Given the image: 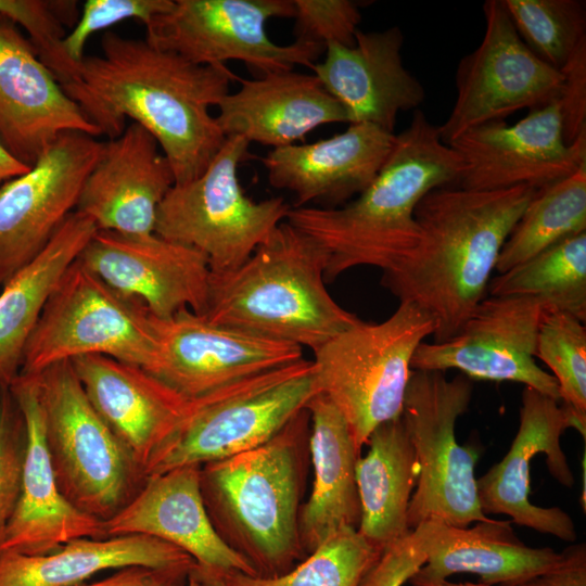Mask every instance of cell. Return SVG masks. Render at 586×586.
Returning a JSON list of instances; mask_svg holds the SVG:
<instances>
[{"label":"cell","instance_id":"6","mask_svg":"<svg viewBox=\"0 0 586 586\" xmlns=\"http://www.w3.org/2000/svg\"><path fill=\"white\" fill-rule=\"evenodd\" d=\"M434 332L429 313L399 302L382 322L360 320L314 352L319 392L345 419L358 451L378 425L402 416L412 356Z\"/></svg>","mask_w":586,"mask_h":586},{"label":"cell","instance_id":"31","mask_svg":"<svg viewBox=\"0 0 586 586\" xmlns=\"http://www.w3.org/2000/svg\"><path fill=\"white\" fill-rule=\"evenodd\" d=\"M359 457L355 479L360 504L358 532L383 550L406 536L408 507L420 467L403 417L378 425Z\"/></svg>","mask_w":586,"mask_h":586},{"label":"cell","instance_id":"34","mask_svg":"<svg viewBox=\"0 0 586 586\" xmlns=\"http://www.w3.org/2000/svg\"><path fill=\"white\" fill-rule=\"evenodd\" d=\"M583 232H586V164L536 191L504 243L495 271L502 273Z\"/></svg>","mask_w":586,"mask_h":586},{"label":"cell","instance_id":"2","mask_svg":"<svg viewBox=\"0 0 586 586\" xmlns=\"http://www.w3.org/2000/svg\"><path fill=\"white\" fill-rule=\"evenodd\" d=\"M536 191L445 186L417 205L418 245L381 284L434 318L435 343L454 336L486 297L501 247Z\"/></svg>","mask_w":586,"mask_h":586},{"label":"cell","instance_id":"9","mask_svg":"<svg viewBox=\"0 0 586 586\" xmlns=\"http://www.w3.org/2000/svg\"><path fill=\"white\" fill-rule=\"evenodd\" d=\"M249 145L242 137H226L205 170L174 184L157 209L154 232L202 252L212 271L241 266L292 207L283 198L255 202L244 193L238 167L249 158Z\"/></svg>","mask_w":586,"mask_h":586},{"label":"cell","instance_id":"39","mask_svg":"<svg viewBox=\"0 0 586 586\" xmlns=\"http://www.w3.org/2000/svg\"><path fill=\"white\" fill-rule=\"evenodd\" d=\"M26 442L23 413L9 386L0 385V539L20 498Z\"/></svg>","mask_w":586,"mask_h":586},{"label":"cell","instance_id":"35","mask_svg":"<svg viewBox=\"0 0 586 586\" xmlns=\"http://www.w3.org/2000/svg\"><path fill=\"white\" fill-rule=\"evenodd\" d=\"M382 550L356 527H343L285 574L257 577L240 572L225 573L231 586H359Z\"/></svg>","mask_w":586,"mask_h":586},{"label":"cell","instance_id":"43","mask_svg":"<svg viewBox=\"0 0 586 586\" xmlns=\"http://www.w3.org/2000/svg\"><path fill=\"white\" fill-rule=\"evenodd\" d=\"M563 80L558 97L562 131L568 144L586 131V40L560 69Z\"/></svg>","mask_w":586,"mask_h":586},{"label":"cell","instance_id":"8","mask_svg":"<svg viewBox=\"0 0 586 586\" xmlns=\"http://www.w3.org/2000/svg\"><path fill=\"white\" fill-rule=\"evenodd\" d=\"M472 391V380L461 373L449 380L445 372L412 370L402 412L420 467L408 507L409 530L428 521L468 527L492 520L477 496L479 455L455 436L456 421L468 410Z\"/></svg>","mask_w":586,"mask_h":586},{"label":"cell","instance_id":"37","mask_svg":"<svg viewBox=\"0 0 586 586\" xmlns=\"http://www.w3.org/2000/svg\"><path fill=\"white\" fill-rule=\"evenodd\" d=\"M535 358L556 379L563 405L586 430V328L571 314L545 310L536 337Z\"/></svg>","mask_w":586,"mask_h":586},{"label":"cell","instance_id":"11","mask_svg":"<svg viewBox=\"0 0 586 586\" xmlns=\"http://www.w3.org/2000/svg\"><path fill=\"white\" fill-rule=\"evenodd\" d=\"M319 393L313 360L303 358L201 397L148 476L260 446Z\"/></svg>","mask_w":586,"mask_h":586},{"label":"cell","instance_id":"12","mask_svg":"<svg viewBox=\"0 0 586 586\" xmlns=\"http://www.w3.org/2000/svg\"><path fill=\"white\" fill-rule=\"evenodd\" d=\"M294 14L293 0H174L145 27V39L195 64L241 61L259 77L295 65L311 68L326 46L298 39L278 44L267 34L269 20Z\"/></svg>","mask_w":586,"mask_h":586},{"label":"cell","instance_id":"14","mask_svg":"<svg viewBox=\"0 0 586 586\" xmlns=\"http://www.w3.org/2000/svg\"><path fill=\"white\" fill-rule=\"evenodd\" d=\"M104 142L61 133L23 175L0 188V286L29 265L76 209Z\"/></svg>","mask_w":586,"mask_h":586},{"label":"cell","instance_id":"33","mask_svg":"<svg viewBox=\"0 0 586 586\" xmlns=\"http://www.w3.org/2000/svg\"><path fill=\"white\" fill-rule=\"evenodd\" d=\"M488 296H531L547 310L586 318V232L568 238L491 279Z\"/></svg>","mask_w":586,"mask_h":586},{"label":"cell","instance_id":"13","mask_svg":"<svg viewBox=\"0 0 586 586\" xmlns=\"http://www.w3.org/2000/svg\"><path fill=\"white\" fill-rule=\"evenodd\" d=\"M485 30L481 43L458 63L456 100L438 126L449 144L479 125L505 120L523 109L558 99L562 74L539 60L518 35L502 0L483 4Z\"/></svg>","mask_w":586,"mask_h":586},{"label":"cell","instance_id":"38","mask_svg":"<svg viewBox=\"0 0 586 586\" xmlns=\"http://www.w3.org/2000/svg\"><path fill=\"white\" fill-rule=\"evenodd\" d=\"M0 17L27 31L38 58L61 86L78 78L80 64L69 59L63 46L65 26L78 21L76 1L0 0Z\"/></svg>","mask_w":586,"mask_h":586},{"label":"cell","instance_id":"16","mask_svg":"<svg viewBox=\"0 0 586 586\" xmlns=\"http://www.w3.org/2000/svg\"><path fill=\"white\" fill-rule=\"evenodd\" d=\"M152 317L157 354L146 371L188 399L304 358L297 345L213 323L190 309Z\"/></svg>","mask_w":586,"mask_h":586},{"label":"cell","instance_id":"26","mask_svg":"<svg viewBox=\"0 0 586 586\" xmlns=\"http://www.w3.org/2000/svg\"><path fill=\"white\" fill-rule=\"evenodd\" d=\"M104 523L107 536L148 535L178 547L199 565L256 576L215 531L203 501L199 466L148 476L137 495Z\"/></svg>","mask_w":586,"mask_h":586},{"label":"cell","instance_id":"30","mask_svg":"<svg viewBox=\"0 0 586 586\" xmlns=\"http://www.w3.org/2000/svg\"><path fill=\"white\" fill-rule=\"evenodd\" d=\"M193 563L183 550L148 535L80 537L46 555L0 552V586H80L106 570Z\"/></svg>","mask_w":586,"mask_h":586},{"label":"cell","instance_id":"7","mask_svg":"<svg viewBox=\"0 0 586 586\" xmlns=\"http://www.w3.org/2000/svg\"><path fill=\"white\" fill-rule=\"evenodd\" d=\"M37 375L58 486L74 507L105 522L137 495L145 476L90 403L71 360Z\"/></svg>","mask_w":586,"mask_h":586},{"label":"cell","instance_id":"25","mask_svg":"<svg viewBox=\"0 0 586 586\" xmlns=\"http://www.w3.org/2000/svg\"><path fill=\"white\" fill-rule=\"evenodd\" d=\"M395 137L371 124H349L327 139L272 149L262 163L273 188L295 194L294 207L320 203L319 207L334 208L373 181Z\"/></svg>","mask_w":586,"mask_h":586},{"label":"cell","instance_id":"41","mask_svg":"<svg viewBox=\"0 0 586 586\" xmlns=\"http://www.w3.org/2000/svg\"><path fill=\"white\" fill-rule=\"evenodd\" d=\"M296 39L323 46L351 47L361 21L360 4L352 0H293Z\"/></svg>","mask_w":586,"mask_h":586},{"label":"cell","instance_id":"20","mask_svg":"<svg viewBox=\"0 0 586 586\" xmlns=\"http://www.w3.org/2000/svg\"><path fill=\"white\" fill-rule=\"evenodd\" d=\"M71 361L90 403L146 479L198 399L183 397L141 367L109 356Z\"/></svg>","mask_w":586,"mask_h":586},{"label":"cell","instance_id":"36","mask_svg":"<svg viewBox=\"0 0 586 586\" xmlns=\"http://www.w3.org/2000/svg\"><path fill=\"white\" fill-rule=\"evenodd\" d=\"M502 3L525 46L559 72L586 40L585 1L502 0Z\"/></svg>","mask_w":586,"mask_h":586},{"label":"cell","instance_id":"18","mask_svg":"<svg viewBox=\"0 0 586 586\" xmlns=\"http://www.w3.org/2000/svg\"><path fill=\"white\" fill-rule=\"evenodd\" d=\"M78 260L116 293L158 319L181 309L203 315L211 267L196 249L156 233L97 230Z\"/></svg>","mask_w":586,"mask_h":586},{"label":"cell","instance_id":"5","mask_svg":"<svg viewBox=\"0 0 586 586\" xmlns=\"http://www.w3.org/2000/svg\"><path fill=\"white\" fill-rule=\"evenodd\" d=\"M320 245L286 220L238 268L211 270L204 318L315 352L358 323L324 285Z\"/></svg>","mask_w":586,"mask_h":586},{"label":"cell","instance_id":"32","mask_svg":"<svg viewBox=\"0 0 586 586\" xmlns=\"http://www.w3.org/2000/svg\"><path fill=\"white\" fill-rule=\"evenodd\" d=\"M97 231L87 216L73 212L46 249L0 293V385L21 373L25 345L52 291Z\"/></svg>","mask_w":586,"mask_h":586},{"label":"cell","instance_id":"4","mask_svg":"<svg viewBox=\"0 0 586 586\" xmlns=\"http://www.w3.org/2000/svg\"><path fill=\"white\" fill-rule=\"evenodd\" d=\"M309 423L304 409L265 444L200 467L215 531L257 577L285 574L306 557L300 499Z\"/></svg>","mask_w":586,"mask_h":586},{"label":"cell","instance_id":"27","mask_svg":"<svg viewBox=\"0 0 586 586\" xmlns=\"http://www.w3.org/2000/svg\"><path fill=\"white\" fill-rule=\"evenodd\" d=\"M238 80L239 90L217 105L216 120L225 137L276 149L294 144L322 125L348 123L343 105L314 74L291 69Z\"/></svg>","mask_w":586,"mask_h":586},{"label":"cell","instance_id":"46","mask_svg":"<svg viewBox=\"0 0 586 586\" xmlns=\"http://www.w3.org/2000/svg\"><path fill=\"white\" fill-rule=\"evenodd\" d=\"M186 586H231L226 579L225 573L199 565L196 562L191 568Z\"/></svg>","mask_w":586,"mask_h":586},{"label":"cell","instance_id":"17","mask_svg":"<svg viewBox=\"0 0 586 586\" xmlns=\"http://www.w3.org/2000/svg\"><path fill=\"white\" fill-rule=\"evenodd\" d=\"M448 145L463 164L453 186L472 191L519 186L539 190L586 164V131L565 142L558 99L515 124L494 120L473 127Z\"/></svg>","mask_w":586,"mask_h":586},{"label":"cell","instance_id":"29","mask_svg":"<svg viewBox=\"0 0 586 586\" xmlns=\"http://www.w3.org/2000/svg\"><path fill=\"white\" fill-rule=\"evenodd\" d=\"M314 468L310 496L301 507L300 535L308 556L343 527H358L360 504L355 468L361 456L348 425L330 399L317 394L306 406Z\"/></svg>","mask_w":586,"mask_h":586},{"label":"cell","instance_id":"1","mask_svg":"<svg viewBox=\"0 0 586 586\" xmlns=\"http://www.w3.org/2000/svg\"><path fill=\"white\" fill-rule=\"evenodd\" d=\"M101 55L85 56L76 80L62 86L109 139L130 118L146 129L168 160L175 184L199 177L226 137L209 112L238 77L225 65L195 64L146 39L107 30Z\"/></svg>","mask_w":586,"mask_h":586},{"label":"cell","instance_id":"23","mask_svg":"<svg viewBox=\"0 0 586 586\" xmlns=\"http://www.w3.org/2000/svg\"><path fill=\"white\" fill-rule=\"evenodd\" d=\"M174 184L173 168L155 138L131 123L104 142L75 211L91 219L97 230L155 233L157 209Z\"/></svg>","mask_w":586,"mask_h":586},{"label":"cell","instance_id":"21","mask_svg":"<svg viewBox=\"0 0 586 586\" xmlns=\"http://www.w3.org/2000/svg\"><path fill=\"white\" fill-rule=\"evenodd\" d=\"M100 130L63 90L13 22L0 17V141L31 167L63 132Z\"/></svg>","mask_w":586,"mask_h":586},{"label":"cell","instance_id":"19","mask_svg":"<svg viewBox=\"0 0 586 586\" xmlns=\"http://www.w3.org/2000/svg\"><path fill=\"white\" fill-rule=\"evenodd\" d=\"M584 437L586 430L575 416L556 399L525 386L521 396L520 423L507 455L476 480L484 514H506L519 525L551 534L565 542L576 539L571 517L558 507L544 508L530 500L531 461L543 453L551 475L566 487L574 483L572 471L560 445L569 429Z\"/></svg>","mask_w":586,"mask_h":586},{"label":"cell","instance_id":"10","mask_svg":"<svg viewBox=\"0 0 586 586\" xmlns=\"http://www.w3.org/2000/svg\"><path fill=\"white\" fill-rule=\"evenodd\" d=\"M157 354L152 315L123 297L78 258L65 271L25 345L21 373L39 374L65 360L104 355L148 370Z\"/></svg>","mask_w":586,"mask_h":586},{"label":"cell","instance_id":"24","mask_svg":"<svg viewBox=\"0 0 586 586\" xmlns=\"http://www.w3.org/2000/svg\"><path fill=\"white\" fill-rule=\"evenodd\" d=\"M403 44V31L393 26L358 29L351 47L326 46V58L310 69L343 105L348 124L367 123L394 133L398 114L423 103L425 90L404 66Z\"/></svg>","mask_w":586,"mask_h":586},{"label":"cell","instance_id":"22","mask_svg":"<svg viewBox=\"0 0 586 586\" xmlns=\"http://www.w3.org/2000/svg\"><path fill=\"white\" fill-rule=\"evenodd\" d=\"M26 425L20 498L0 539V552L46 555L80 537H107L105 523L74 507L61 493L46 444L38 375H20L9 385Z\"/></svg>","mask_w":586,"mask_h":586},{"label":"cell","instance_id":"44","mask_svg":"<svg viewBox=\"0 0 586 586\" xmlns=\"http://www.w3.org/2000/svg\"><path fill=\"white\" fill-rule=\"evenodd\" d=\"M194 565L148 566L129 565L115 570L110 576L80 586H186Z\"/></svg>","mask_w":586,"mask_h":586},{"label":"cell","instance_id":"45","mask_svg":"<svg viewBox=\"0 0 586 586\" xmlns=\"http://www.w3.org/2000/svg\"><path fill=\"white\" fill-rule=\"evenodd\" d=\"M517 586H586L585 544L569 546L552 569Z\"/></svg>","mask_w":586,"mask_h":586},{"label":"cell","instance_id":"3","mask_svg":"<svg viewBox=\"0 0 586 586\" xmlns=\"http://www.w3.org/2000/svg\"><path fill=\"white\" fill-rule=\"evenodd\" d=\"M462 168L458 154L442 141L438 126L415 110L379 174L360 194L334 208L292 206L285 220L322 249L326 281L358 266L386 272L418 245L419 202L433 189L455 184Z\"/></svg>","mask_w":586,"mask_h":586},{"label":"cell","instance_id":"15","mask_svg":"<svg viewBox=\"0 0 586 586\" xmlns=\"http://www.w3.org/2000/svg\"><path fill=\"white\" fill-rule=\"evenodd\" d=\"M545 310L531 296H486L454 336L422 342L410 367L416 371L455 369L471 380L518 382L560 402L556 379L535 358Z\"/></svg>","mask_w":586,"mask_h":586},{"label":"cell","instance_id":"28","mask_svg":"<svg viewBox=\"0 0 586 586\" xmlns=\"http://www.w3.org/2000/svg\"><path fill=\"white\" fill-rule=\"evenodd\" d=\"M428 557L411 576L412 586H433L458 573L476 574L488 586H517L552 569L561 552L532 548L514 534L509 521L477 522L457 527L438 521L421 523Z\"/></svg>","mask_w":586,"mask_h":586},{"label":"cell","instance_id":"47","mask_svg":"<svg viewBox=\"0 0 586 586\" xmlns=\"http://www.w3.org/2000/svg\"><path fill=\"white\" fill-rule=\"evenodd\" d=\"M30 167L14 157L0 141V188L9 180L23 175Z\"/></svg>","mask_w":586,"mask_h":586},{"label":"cell","instance_id":"48","mask_svg":"<svg viewBox=\"0 0 586 586\" xmlns=\"http://www.w3.org/2000/svg\"><path fill=\"white\" fill-rule=\"evenodd\" d=\"M433 586H488L486 584H483V583H477V584H473V583H451V582H448V581H443L438 584H435Z\"/></svg>","mask_w":586,"mask_h":586},{"label":"cell","instance_id":"40","mask_svg":"<svg viewBox=\"0 0 586 586\" xmlns=\"http://www.w3.org/2000/svg\"><path fill=\"white\" fill-rule=\"evenodd\" d=\"M173 3L174 0H88L74 28L64 38L65 52L72 61L80 64L86 42L93 34L129 18L138 20L146 27Z\"/></svg>","mask_w":586,"mask_h":586},{"label":"cell","instance_id":"42","mask_svg":"<svg viewBox=\"0 0 586 586\" xmlns=\"http://www.w3.org/2000/svg\"><path fill=\"white\" fill-rule=\"evenodd\" d=\"M426 557L425 528L419 524L382 550L359 586H403L424 564Z\"/></svg>","mask_w":586,"mask_h":586}]
</instances>
